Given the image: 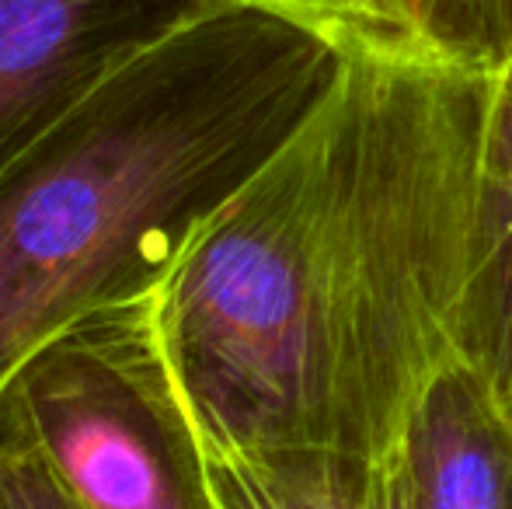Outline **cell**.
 Wrapping results in <instances>:
<instances>
[{"label": "cell", "mask_w": 512, "mask_h": 509, "mask_svg": "<svg viewBox=\"0 0 512 509\" xmlns=\"http://www.w3.org/2000/svg\"><path fill=\"white\" fill-rule=\"evenodd\" d=\"M478 133L471 56H345L150 300L206 450L394 454L460 353Z\"/></svg>", "instance_id": "1"}, {"label": "cell", "mask_w": 512, "mask_h": 509, "mask_svg": "<svg viewBox=\"0 0 512 509\" xmlns=\"http://www.w3.org/2000/svg\"><path fill=\"white\" fill-rule=\"evenodd\" d=\"M345 53L209 4L0 175V391L77 321L150 300L324 102Z\"/></svg>", "instance_id": "2"}, {"label": "cell", "mask_w": 512, "mask_h": 509, "mask_svg": "<svg viewBox=\"0 0 512 509\" xmlns=\"http://www.w3.org/2000/svg\"><path fill=\"white\" fill-rule=\"evenodd\" d=\"M150 300L77 321L0 391V436L32 450L81 509H213L203 436Z\"/></svg>", "instance_id": "3"}, {"label": "cell", "mask_w": 512, "mask_h": 509, "mask_svg": "<svg viewBox=\"0 0 512 509\" xmlns=\"http://www.w3.org/2000/svg\"><path fill=\"white\" fill-rule=\"evenodd\" d=\"M203 7L199 0H0V175Z\"/></svg>", "instance_id": "4"}, {"label": "cell", "mask_w": 512, "mask_h": 509, "mask_svg": "<svg viewBox=\"0 0 512 509\" xmlns=\"http://www.w3.org/2000/svg\"><path fill=\"white\" fill-rule=\"evenodd\" d=\"M471 56L481 74V133L460 353L512 412V0H471Z\"/></svg>", "instance_id": "5"}, {"label": "cell", "mask_w": 512, "mask_h": 509, "mask_svg": "<svg viewBox=\"0 0 512 509\" xmlns=\"http://www.w3.org/2000/svg\"><path fill=\"white\" fill-rule=\"evenodd\" d=\"M394 464L405 509H512V412L464 353L425 384Z\"/></svg>", "instance_id": "6"}, {"label": "cell", "mask_w": 512, "mask_h": 509, "mask_svg": "<svg viewBox=\"0 0 512 509\" xmlns=\"http://www.w3.org/2000/svg\"><path fill=\"white\" fill-rule=\"evenodd\" d=\"M213 509H405L391 457L345 450H206Z\"/></svg>", "instance_id": "7"}, {"label": "cell", "mask_w": 512, "mask_h": 509, "mask_svg": "<svg viewBox=\"0 0 512 509\" xmlns=\"http://www.w3.org/2000/svg\"><path fill=\"white\" fill-rule=\"evenodd\" d=\"M199 4L244 7V11H262L272 18L293 21V25H304L335 42L345 56L432 49L418 39L398 0H199Z\"/></svg>", "instance_id": "8"}, {"label": "cell", "mask_w": 512, "mask_h": 509, "mask_svg": "<svg viewBox=\"0 0 512 509\" xmlns=\"http://www.w3.org/2000/svg\"><path fill=\"white\" fill-rule=\"evenodd\" d=\"M0 509H81L49 468L21 443L0 436Z\"/></svg>", "instance_id": "9"}, {"label": "cell", "mask_w": 512, "mask_h": 509, "mask_svg": "<svg viewBox=\"0 0 512 509\" xmlns=\"http://www.w3.org/2000/svg\"><path fill=\"white\" fill-rule=\"evenodd\" d=\"M398 4L425 46L471 56V0H398Z\"/></svg>", "instance_id": "10"}]
</instances>
